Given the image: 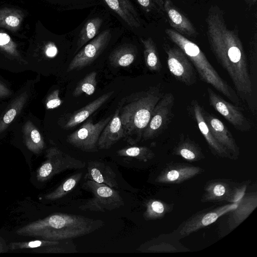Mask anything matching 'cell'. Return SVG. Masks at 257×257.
Here are the masks:
<instances>
[{
	"label": "cell",
	"instance_id": "6da1fadb",
	"mask_svg": "<svg viewBox=\"0 0 257 257\" xmlns=\"http://www.w3.org/2000/svg\"><path fill=\"white\" fill-rule=\"evenodd\" d=\"M206 22L207 37L213 55L227 71L238 94L250 106L253 85L237 29L227 27L222 12L216 6L209 9Z\"/></svg>",
	"mask_w": 257,
	"mask_h": 257
},
{
	"label": "cell",
	"instance_id": "7a4b0ae2",
	"mask_svg": "<svg viewBox=\"0 0 257 257\" xmlns=\"http://www.w3.org/2000/svg\"><path fill=\"white\" fill-rule=\"evenodd\" d=\"M101 220L58 213L36 220L19 228V235L50 240H64L83 236L103 226Z\"/></svg>",
	"mask_w": 257,
	"mask_h": 257
},
{
	"label": "cell",
	"instance_id": "3957f363",
	"mask_svg": "<svg viewBox=\"0 0 257 257\" xmlns=\"http://www.w3.org/2000/svg\"><path fill=\"white\" fill-rule=\"evenodd\" d=\"M164 95L160 86L151 87L122 98L119 115L127 143L134 145L142 139L153 110Z\"/></svg>",
	"mask_w": 257,
	"mask_h": 257
},
{
	"label": "cell",
	"instance_id": "277c9868",
	"mask_svg": "<svg viewBox=\"0 0 257 257\" xmlns=\"http://www.w3.org/2000/svg\"><path fill=\"white\" fill-rule=\"evenodd\" d=\"M165 33L188 57L203 81L211 85L233 103L239 104L237 94L219 75L197 44L173 29H167Z\"/></svg>",
	"mask_w": 257,
	"mask_h": 257
},
{
	"label": "cell",
	"instance_id": "5b68a950",
	"mask_svg": "<svg viewBox=\"0 0 257 257\" xmlns=\"http://www.w3.org/2000/svg\"><path fill=\"white\" fill-rule=\"evenodd\" d=\"M83 187L91 193L92 198L79 206L80 210L105 212L124 205L119 192L106 184L87 180Z\"/></svg>",
	"mask_w": 257,
	"mask_h": 257
},
{
	"label": "cell",
	"instance_id": "8992f818",
	"mask_svg": "<svg viewBox=\"0 0 257 257\" xmlns=\"http://www.w3.org/2000/svg\"><path fill=\"white\" fill-rule=\"evenodd\" d=\"M85 163L57 148L48 151L46 160L37 171V179L46 181L54 176L67 170L83 168Z\"/></svg>",
	"mask_w": 257,
	"mask_h": 257
},
{
	"label": "cell",
	"instance_id": "52a82bcc",
	"mask_svg": "<svg viewBox=\"0 0 257 257\" xmlns=\"http://www.w3.org/2000/svg\"><path fill=\"white\" fill-rule=\"evenodd\" d=\"M111 117L110 115L95 123L90 119L87 120L79 128L68 136L67 141L84 152H97L100 134Z\"/></svg>",
	"mask_w": 257,
	"mask_h": 257
},
{
	"label": "cell",
	"instance_id": "ba28073f",
	"mask_svg": "<svg viewBox=\"0 0 257 257\" xmlns=\"http://www.w3.org/2000/svg\"><path fill=\"white\" fill-rule=\"evenodd\" d=\"M175 98L171 92L164 94L156 105L142 136L144 140L153 139L162 133L173 118Z\"/></svg>",
	"mask_w": 257,
	"mask_h": 257
},
{
	"label": "cell",
	"instance_id": "9c48e42d",
	"mask_svg": "<svg viewBox=\"0 0 257 257\" xmlns=\"http://www.w3.org/2000/svg\"><path fill=\"white\" fill-rule=\"evenodd\" d=\"M167 65L172 75L187 86L194 84L197 81L195 68L188 57L179 47L165 45Z\"/></svg>",
	"mask_w": 257,
	"mask_h": 257
},
{
	"label": "cell",
	"instance_id": "30bf717a",
	"mask_svg": "<svg viewBox=\"0 0 257 257\" xmlns=\"http://www.w3.org/2000/svg\"><path fill=\"white\" fill-rule=\"evenodd\" d=\"M111 37L110 30H105L84 46L70 61L67 72L79 70L92 64L107 47Z\"/></svg>",
	"mask_w": 257,
	"mask_h": 257
},
{
	"label": "cell",
	"instance_id": "8fae6325",
	"mask_svg": "<svg viewBox=\"0 0 257 257\" xmlns=\"http://www.w3.org/2000/svg\"><path fill=\"white\" fill-rule=\"evenodd\" d=\"M207 91L210 105L235 129L242 132H248L251 129L250 121L238 107L224 99L210 87H207Z\"/></svg>",
	"mask_w": 257,
	"mask_h": 257
},
{
	"label": "cell",
	"instance_id": "7c38bea8",
	"mask_svg": "<svg viewBox=\"0 0 257 257\" xmlns=\"http://www.w3.org/2000/svg\"><path fill=\"white\" fill-rule=\"evenodd\" d=\"M239 201L219 206L207 212L198 214L192 217L184 222L179 231V234L181 236L185 237L198 229L210 225L221 216L235 209Z\"/></svg>",
	"mask_w": 257,
	"mask_h": 257
},
{
	"label": "cell",
	"instance_id": "4fadbf2b",
	"mask_svg": "<svg viewBox=\"0 0 257 257\" xmlns=\"http://www.w3.org/2000/svg\"><path fill=\"white\" fill-rule=\"evenodd\" d=\"M203 108L196 100H192L187 107L189 114L198 125V127L213 153L222 157L231 158L230 153L215 139L206 123L203 113Z\"/></svg>",
	"mask_w": 257,
	"mask_h": 257
},
{
	"label": "cell",
	"instance_id": "5bb4252c",
	"mask_svg": "<svg viewBox=\"0 0 257 257\" xmlns=\"http://www.w3.org/2000/svg\"><path fill=\"white\" fill-rule=\"evenodd\" d=\"M113 91L104 93L88 103L80 109L69 114L64 115L62 121V128L69 130L83 122L97 111L113 95Z\"/></svg>",
	"mask_w": 257,
	"mask_h": 257
},
{
	"label": "cell",
	"instance_id": "9a60e30c",
	"mask_svg": "<svg viewBox=\"0 0 257 257\" xmlns=\"http://www.w3.org/2000/svg\"><path fill=\"white\" fill-rule=\"evenodd\" d=\"M204 119L216 141L230 153L238 154L239 149L229 130L217 117L203 108Z\"/></svg>",
	"mask_w": 257,
	"mask_h": 257
},
{
	"label": "cell",
	"instance_id": "2e32d148",
	"mask_svg": "<svg viewBox=\"0 0 257 257\" xmlns=\"http://www.w3.org/2000/svg\"><path fill=\"white\" fill-rule=\"evenodd\" d=\"M202 169L186 165H170L158 176L156 181L161 183L178 184L194 177L201 173Z\"/></svg>",
	"mask_w": 257,
	"mask_h": 257
},
{
	"label": "cell",
	"instance_id": "e0dca14e",
	"mask_svg": "<svg viewBox=\"0 0 257 257\" xmlns=\"http://www.w3.org/2000/svg\"><path fill=\"white\" fill-rule=\"evenodd\" d=\"M119 111L120 105L118 104L111 119L100 134L97 143L98 149H108L119 140L124 138Z\"/></svg>",
	"mask_w": 257,
	"mask_h": 257
},
{
	"label": "cell",
	"instance_id": "ac0fdd59",
	"mask_svg": "<svg viewBox=\"0 0 257 257\" xmlns=\"http://www.w3.org/2000/svg\"><path fill=\"white\" fill-rule=\"evenodd\" d=\"M164 9L169 22L174 30L182 35L195 37L197 31L190 21L184 15L170 0L164 2Z\"/></svg>",
	"mask_w": 257,
	"mask_h": 257
},
{
	"label": "cell",
	"instance_id": "d6986e66",
	"mask_svg": "<svg viewBox=\"0 0 257 257\" xmlns=\"http://www.w3.org/2000/svg\"><path fill=\"white\" fill-rule=\"evenodd\" d=\"M85 178L112 188L118 187L115 172L108 165L99 161L88 162Z\"/></svg>",
	"mask_w": 257,
	"mask_h": 257
},
{
	"label": "cell",
	"instance_id": "ffe728a7",
	"mask_svg": "<svg viewBox=\"0 0 257 257\" xmlns=\"http://www.w3.org/2000/svg\"><path fill=\"white\" fill-rule=\"evenodd\" d=\"M128 26L137 28L141 26L139 15L130 0H102Z\"/></svg>",
	"mask_w": 257,
	"mask_h": 257
},
{
	"label": "cell",
	"instance_id": "44dd1931",
	"mask_svg": "<svg viewBox=\"0 0 257 257\" xmlns=\"http://www.w3.org/2000/svg\"><path fill=\"white\" fill-rule=\"evenodd\" d=\"M257 206L256 194H250L242 197L229 219V227L233 229L251 213Z\"/></svg>",
	"mask_w": 257,
	"mask_h": 257
},
{
	"label": "cell",
	"instance_id": "7402d4cb",
	"mask_svg": "<svg viewBox=\"0 0 257 257\" xmlns=\"http://www.w3.org/2000/svg\"><path fill=\"white\" fill-rule=\"evenodd\" d=\"M137 54L136 46L132 44H124L116 48L110 54L109 61L114 68L128 67L135 61Z\"/></svg>",
	"mask_w": 257,
	"mask_h": 257
},
{
	"label": "cell",
	"instance_id": "603a6c76",
	"mask_svg": "<svg viewBox=\"0 0 257 257\" xmlns=\"http://www.w3.org/2000/svg\"><path fill=\"white\" fill-rule=\"evenodd\" d=\"M174 153L189 161H197L204 157L199 146L183 134L174 149Z\"/></svg>",
	"mask_w": 257,
	"mask_h": 257
},
{
	"label": "cell",
	"instance_id": "cb8c5ba5",
	"mask_svg": "<svg viewBox=\"0 0 257 257\" xmlns=\"http://www.w3.org/2000/svg\"><path fill=\"white\" fill-rule=\"evenodd\" d=\"M205 190L202 199L204 202L223 200L231 201L235 191H232L228 184L220 181L210 183Z\"/></svg>",
	"mask_w": 257,
	"mask_h": 257
},
{
	"label": "cell",
	"instance_id": "d4e9b609",
	"mask_svg": "<svg viewBox=\"0 0 257 257\" xmlns=\"http://www.w3.org/2000/svg\"><path fill=\"white\" fill-rule=\"evenodd\" d=\"M144 47L145 64L151 71H159L162 65L159 58L156 45L151 38L141 39Z\"/></svg>",
	"mask_w": 257,
	"mask_h": 257
},
{
	"label": "cell",
	"instance_id": "484cf974",
	"mask_svg": "<svg viewBox=\"0 0 257 257\" xmlns=\"http://www.w3.org/2000/svg\"><path fill=\"white\" fill-rule=\"evenodd\" d=\"M23 18V13L19 10L8 8L0 9L1 28L16 32L20 29Z\"/></svg>",
	"mask_w": 257,
	"mask_h": 257
},
{
	"label": "cell",
	"instance_id": "4316f807",
	"mask_svg": "<svg viewBox=\"0 0 257 257\" xmlns=\"http://www.w3.org/2000/svg\"><path fill=\"white\" fill-rule=\"evenodd\" d=\"M102 22V19L97 17L89 19L85 23L78 36L75 53L97 35Z\"/></svg>",
	"mask_w": 257,
	"mask_h": 257
},
{
	"label": "cell",
	"instance_id": "83f0119b",
	"mask_svg": "<svg viewBox=\"0 0 257 257\" xmlns=\"http://www.w3.org/2000/svg\"><path fill=\"white\" fill-rule=\"evenodd\" d=\"M82 173H77L65 180L55 190L45 195L47 200L60 199L72 190L82 178Z\"/></svg>",
	"mask_w": 257,
	"mask_h": 257
},
{
	"label": "cell",
	"instance_id": "f1b7e54d",
	"mask_svg": "<svg viewBox=\"0 0 257 257\" xmlns=\"http://www.w3.org/2000/svg\"><path fill=\"white\" fill-rule=\"evenodd\" d=\"M97 73L92 71L86 75L81 80L74 89L72 95L78 97L84 93L91 95L94 93L96 90Z\"/></svg>",
	"mask_w": 257,
	"mask_h": 257
},
{
	"label": "cell",
	"instance_id": "f546056e",
	"mask_svg": "<svg viewBox=\"0 0 257 257\" xmlns=\"http://www.w3.org/2000/svg\"><path fill=\"white\" fill-rule=\"evenodd\" d=\"M171 208L164 202L157 200H150L146 204L144 217L146 220L160 218L169 211Z\"/></svg>",
	"mask_w": 257,
	"mask_h": 257
},
{
	"label": "cell",
	"instance_id": "4dcf8cb0",
	"mask_svg": "<svg viewBox=\"0 0 257 257\" xmlns=\"http://www.w3.org/2000/svg\"><path fill=\"white\" fill-rule=\"evenodd\" d=\"M117 155L121 157L135 158L143 161H148L154 158L153 152L146 147H130L117 151Z\"/></svg>",
	"mask_w": 257,
	"mask_h": 257
},
{
	"label": "cell",
	"instance_id": "1f68e13d",
	"mask_svg": "<svg viewBox=\"0 0 257 257\" xmlns=\"http://www.w3.org/2000/svg\"><path fill=\"white\" fill-rule=\"evenodd\" d=\"M60 244V241L46 239L35 240L28 242H14L9 244L11 250L19 249L34 248L39 247H47L56 245Z\"/></svg>",
	"mask_w": 257,
	"mask_h": 257
},
{
	"label": "cell",
	"instance_id": "d6a6232c",
	"mask_svg": "<svg viewBox=\"0 0 257 257\" xmlns=\"http://www.w3.org/2000/svg\"><path fill=\"white\" fill-rule=\"evenodd\" d=\"M257 62V35L255 33L249 42V58L248 65L249 75L253 85L256 81Z\"/></svg>",
	"mask_w": 257,
	"mask_h": 257
},
{
	"label": "cell",
	"instance_id": "836d02e7",
	"mask_svg": "<svg viewBox=\"0 0 257 257\" xmlns=\"http://www.w3.org/2000/svg\"><path fill=\"white\" fill-rule=\"evenodd\" d=\"M140 6L146 12L164 11V2L162 0H136Z\"/></svg>",
	"mask_w": 257,
	"mask_h": 257
},
{
	"label": "cell",
	"instance_id": "e575fe53",
	"mask_svg": "<svg viewBox=\"0 0 257 257\" xmlns=\"http://www.w3.org/2000/svg\"><path fill=\"white\" fill-rule=\"evenodd\" d=\"M59 90L54 91L46 103L48 109H53L61 105L63 101L59 97Z\"/></svg>",
	"mask_w": 257,
	"mask_h": 257
},
{
	"label": "cell",
	"instance_id": "d590c367",
	"mask_svg": "<svg viewBox=\"0 0 257 257\" xmlns=\"http://www.w3.org/2000/svg\"><path fill=\"white\" fill-rule=\"evenodd\" d=\"M31 138L32 141L36 145L38 151L43 148V146L41 137L39 132L37 130H34L32 131Z\"/></svg>",
	"mask_w": 257,
	"mask_h": 257
},
{
	"label": "cell",
	"instance_id": "8d00e7d4",
	"mask_svg": "<svg viewBox=\"0 0 257 257\" xmlns=\"http://www.w3.org/2000/svg\"><path fill=\"white\" fill-rule=\"evenodd\" d=\"M16 115V111L15 109H11L5 114L4 116V121L6 123H10Z\"/></svg>",
	"mask_w": 257,
	"mask_h": 257
},
{
	"label": "cell",
	"instance_id": "74e56055",
	"mask_svg": "<svg viewBox=\"0 0 257 257\" xmlns=\"http://www.w3.org/2000/svg\"><path fill=\"white\" fill-rule=\"evenodd\" d=\"M57 53V48L53 44H50L48 46L46 50V54L47 56L53 57L55 56Z\"/></svg>",
	"mask_w": 257,
	"mask_h": 257
},
{
	"label": "cell",
	"instance_id": "f35d334b",
	"mask_svg": "<svg viewBox=\"0 0 257 257\" xmlns=\"http://www.w3.org/2000/svg\"><path fill=\"white\" fill-rule=\"evenodd\" d=\"M244 1L250 6L254 5L256 2V0H244Z\"/></svg>",
	"mask_w": 257,
	"mask_h": 257
},
{
	"label": "cell",
	"instance_id": "ab89813d",
	"mask_svg": "<svg viewBox=\"0 0 257 257\" xmlns=\"http://www.w3.org/2000/svg\"><path fill=\"white\" fill-rule=\"evenodd\" d=\"M2 251V248L1 247H0V252H1Z\"/></svg>",
	"mask_w": 257,
	"mask_h": 257
}]
</instances>
